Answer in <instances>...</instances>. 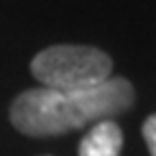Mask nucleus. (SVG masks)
Instances as JSON below:
<instances>
[{"instance_id":"obj_2","label":"nucleus","mask_w":156,"mask_h":156,"mask_svg":"<svg viewBox=\"0 0 156 156\" xmlns=\"http://www.w3.org/2000/svg\"><path fill=\"white\" fill-rule=\"evenodd\" d=\"M30 72L46 89L83 91L108 80L113 74V58L93 46L56 44L35 54Z\"/></svg>"},{"instance_id":"obj_3","label":"nucleus","mask_w":156,"mask_h":156,"mask_svg":"<svg viewBox=\"0 0 156 156\" xmlns=\"http://www.w3.org/2000/svg\"><path fill=\"white\" fill-rule=\"evenodd\" d=\"M124 147V132L113 119L95 122L78 143V156H119Z\"/></svg>"},{"instance_id":"obj_4","label":"nucleus","mask_w":156,"mask_h":156,"mask_svg":"<svg viewBox=\"0 0 156 156\" xmlns=\"http://www.w3.org/2000/svg\"><path fill=\"white\" fill-rule=\"evenodd\" d=\"M141 132H143V139H145V145H147L150 154H152V156H156V113H154V115H150L147 119L143 122Z\"/></svg>"},{"instance_id":"obj_1","label":"nucleus","mask_w":156,"mask_h":156,"mask_svg":"<svg viewBox=\"0 0 156 156\" xmlns=\"http://www.w3.org/2000/svg\"><path fill=\"white\" fill-rule=\"evenodd\" d=\"M134 104V87L128 78L113 76L102 85L83 91L26 89L11 104L9 117L26 136H56L95 122L122 115Z\"/></svg>"}]
</instances>
